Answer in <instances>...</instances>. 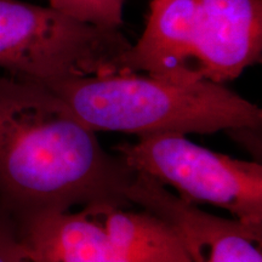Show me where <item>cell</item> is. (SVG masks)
<instances>
[{"label":"cell","instance_id":"6da1fadb","mask_svg":"<svg viewBox=\"0 0 262 262\" xmlns=\"http://www.w3.org/2000/svg\"><path fill=\"white\" fill-rule=\"evenodd\" d=\"M135 176L50 88L0 74V205L18 222L91 203L130 204Z\"/></svg>","mask_w":262,"mask_h":262},{"label":"cell","instance_id":"7a4b0ae2","mask_svg":"<svg viewBox=\"0 0 262 262\" xmlns=\"http://www.w3.org/2000/svg\"><path fill=\"white\" fill-rule=\"evenodd\" d=\"M94 131L139 137L258 130L256 104L209 80L172 81L141 73L74 77L44 84Z\"/></svg>","mask_w":262,"mask_h":262},{"label":"cell","instance_id":"3957f363","mask_svg":"<svg viewBox=\"0 0 262 262\" xmlns=\"http://www.w3.org/2000/svg\"><path fill=\"white\" fill-rule=\"evenodd\" d=\"M261 56L262 0H152L118 73L226 84Z\"/></svg>","mask_w":262,"mask_h":262},{"label":"cell","instance_id":"277c9868","mask_svg":"<svg viewBox=\"0 0 262 262\" xmlns=\"http://www.w3.org/2000/svg\"><path fill=\"white\" fill-rule=\"evenodd\" d=\"M131 42L119 28L77 19L51 6L0 0V70L49 84L118 73Z\"/></svg>","mask_w":262,"mask_h":262},{"label":"cell","instance_id":"5b68a950","mask_svg":"<svg viewBox=\"0 0 262 262\" xmlns=\"http://www.w3.org/2000/svg\"><path fill=\"white\" fill-rule=\"evenodd\" d=\"M114 150L136 173L171 187L183 201L224 209L262 231V165L195 145L183 134H157Z\"/></svg>","mask_w":262,"mask_h":262},{"label":"cell","instance_id":"8992f818","mask_svg":"<svg viewBox=\"0 0 262 262\" xmlns=\"http://www.w3.org/2000/svg\"><path fill=\"white\" fill-rule=\"evenodd\" d=\"M125 198L165 222L189 262H262V231L209 214L148 176L136 173Z\"/></svg>","mask_w":262,"mask_h":262},{"label":"cell","instance_id":"52a82bcc","mask_svg":"<svg viewBox=\"0 0 262 262\" xmlns=\"http://www.w3.org/2000/svg\"><path fill=\"white\" fill-rule=\"evenodd\" d=\"M126 262H189L178 237L165 222L130 204H89Z\"/></svg>","mask_w":262,"mask_h":262},{"label":"cell","instance_id":"ba28073f","mask_svg":"<svg viewBox=\"0 0 262 262\" xmlns=\"http://www.w3.org/2000/svg\"><path fill=\"white\" fill-rule=\"evenodd\" d=\"M49 6L72 17L100 27L119 28L124 0H48Z\"/></svg>","mask_w":262,"mask_h":262},{"label":"cell","instance_id":"9c48e42d","mask_svg":"<svg viewBox=\"0 0 262 262\" xmlns=\"http://www.w3.org/2000/svg\"><path fill=\"white\" fill-rule=\"evenodd\" d=\"M0 262H32L18 221L0 205Z\"/></svg>","mask_w":262,"mask_h":262}]
</instances>
